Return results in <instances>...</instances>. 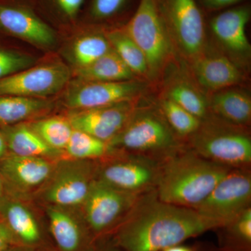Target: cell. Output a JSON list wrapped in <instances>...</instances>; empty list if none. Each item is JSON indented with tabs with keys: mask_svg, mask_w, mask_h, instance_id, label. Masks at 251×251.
<instances>
[{
	"mask_svg": "<svg viewBox=\"0 0 251 251\" xmlns=\"http://www.w3.org/2000/svg\"><path fill=\"white\" fill-rule=\"evenodd\" d=\"M222 227L196 209L163 202L154 189L143 193L113 233L125 251H162Z\"/></svg>",
	"mask_w": 251,
	"mask_h": 251,
	"instance_id": "cell-1",
	"label": "cell"
},
{
	"mask_svg": "<svg viewBox=\"0 0 251 251\" xmlns=\"http://www.w3.org/2000/svg\"><path fill=\"white\" fill-rule=\"evenodd\" d=\"M231 169L179 150L158 163L154 190L163 202L194 209Z\"/></svg>",
	"mask_w": 251,
	"mask_h": 251,
	"instance_id": "cell-2",
	"label": "cell"
},
{
	"mask_svg": "<svg viewBox=\"0 0 251 251\" xmlns=\"http://www.w3.org/2000/svg\"><path fill=\"white\" fill-rule=\"evenodd\" d=\"M108 144L114 151L123 150L149 158L150 155H158L161 160L181 150L166 119L149 110L133 112L121 131Z\"/></svg>",
	"mask_w": 251,
	"mask_h": 251,
	"instance_id": "cell-3",
	"label": "cell"
},
{
	"mask_svg": "<svg viewBox=\"0 0 251 251\" xmlns=\"http://www.w3.org/2000/svg\"><path fill=\"white\" fill-rule=\"evenodd\" d=\"M219 122H201L191 135V150L208 161L229 168H249L251 139L238 126Z\"/></svg>",
	"mask_w": 251,
	"mask_h": 251,
	"instance_id": "cell-4",
	"label": "cell"
},
{
	"mask_svg": "<svg viewBox=\"0 0 251 251\" xmlns=\"http://www.w3.org/2000/svg\"><path fill=\"white\" fill-rule=\"evenodd\" d=\"M124 29L143 52L148 74L158 75L173 51L170 30L158 0H140Z\"/></svg>",
	"mask_w": 251,
	"mask_h": 251,
	"instance_id": "cell-5",
	"label": "cell"
},
{
	"mask_svg": "<svg viewBox=\"0 0 251 251\" xmlns=\"http://www.w3.org/2000/svg\"><path fill=\"white\" fill-rule=\"evenodd\" d=\"M142 194L122 191L96 178L81 206L82 219L94 240L97 243L113 234Z\"/></svg>",
	"mask_w": 251,
	"mask_h": 251,
	"instance_id": "cell-6",
	"label": "cell"
},
{
	"mask_svg": "<svg viewBox=\"0 0 251 251\" xmlns=\"http://www.w3.org/2000/svg\"><path fill=\"white\" fill-rule=\"evenodd\" d=\"M251 172L232 168L194 209L223 227L251 207Z\"/></svg>",
	"mask_w": 251,
	"mask_h": 251,
	"instance_id": "cell-7",
	"label": "cell"
},
{
	"mask_svg": "<svg viewBox=\"0 0 251 251\" xmlns=\"http://www.w3.org/2000/svg\"><path fill=\"white\" fill-rule=\"evenodd\" d=\"M90 161L69 159L54 167L46 183L43 198L49 205L74 208L83 204L97 176Z\"/></svg>",
	"mask_w": 251,
	"mask_h": 251,
	"instance_id": "cell-8",
	"label": "cell"
},
{
	"mask_svg": "<svg viewBox=\"0 0 251 251\" xmlns=\"http://www.w3.org/2000/svg\"><path fill=\"white\" fill-rule=\"evenodd\" d=\"M70 77L69 68L62 62L34 66L1 79L0 97L46 99L67 87Z\"/></svg>",
	"mask_w": 251,
	"mask_h": 251,
	"instance_id": "cell-9",
	"label": "cell"
},
{
	"mask_svg": "<svg viewBox=\"0 0 251 251\" xmlns=\"http://www.w3.org/2000/svg\"><path fill=\"white\" fill-rule=\"evenodd\" d=\"M0 29L34 45L50 48L57 34L29 0H0Z\"/></svg>",
	"mask_w": 251,
	"mask_h": 251,
	"instance_id": "cell-10",
	"label": "cell"
},
{
	"mask_svg": "<svg viewBox=\"0 0 251 251\" xmlns=\"http://www.w3.org/2000/svg\"><path fill=\"white\" fill-rule=\"evenodd\" d=\"M168 29L185 54L197 58L204 46V22L196 0H158Z\"/></svg>",
	"mask_w": 251,
	"mask_h": 251,
	"instance_id": "cell-11",
	"label": "cell"
},
{
	"mask_svg": "<svg viewBox=\"0 0 251 251\" xmlns=\"http://www.w3.org/2000/svg\"><path fill=\"white\" fill-rule=\"evenodd\" d=\"M142 89L140 84L132 80L119 82L77 80L68 87L63 101L72 110L100 108L131 101Z\"/></svg>",
	"mask_w": 251,
	"mask_h": 251,
	"instance_id": "cell-12",
	"label": "cell"
},
{
	"mask_svg": "<svg viewBox=\"0 0 251 251\" xmlns=\"http://www.w3.org/2000/svg\"><path fill=\"white\" fill-rule=\"evenodd\" d=\"M158 166L146 157H123L97 168V179L122 191L141 194L154 189Z\"/></svg>",
	"mask_w": 251,
	"mask_h": 251,
	"instance_id": "cell-13",
	"label": "cell"
},
{
	"mask_svg": "<svg viewBox=\"0 0 251 251\" xmlns=\"http://www.w3.org/2000/svg\"><path fill=\"white\" fill-rule=\"evenodd\" d=\"M134 112L131 101L87 110H73L67 119L75 129L110 143L120 133Z\"/></svg>",
	"mask_w": 251,
	"mask_h": 251,
	"instance_id": "cell-14",
	"label": "cell"
},
{
	"mask_svg": "<svg viewBox=\"0 0 251 251\" xmlns=\"http://www.w3.org/2000/svg\"><path fill=\"white\" fill-rule=\"evenodd\" d=\"M48 206L50 232L57 251H98L82 218L74 215L69 208Z\"/></svg>",
	"mask_w": 251,
	"mask_h": 251,
	"instance_id": "cell-15",
	"label": "cell"
},
{
	"mask_svg": "<svg viewBox=\"0 0 251 251\" xmlns=\"http://www.w3.org/2000/svg\"><path fill=\"white\" fill-rule=\"evenodd\" d=\"M49 158L41 157L11 156L3 158L0 173L15 188L29 191L41 187L49 181L54 169Z\"/></svg>",
	"mask_w": 251,
	"mask_h": 251,
	"instance_id": "cell-16",
	"label": "cell"
},
{
	"mask_svg": "<svg viewBox=\"0 0 251 251\" xmlns=\"http://www.w3.org/2000/svg\"><path fill=\"white\" fill-rule=\"evenodd\" d=\"M251 9L248 6L232 8L211 19L210 26L218 41L232 54L248 56L251 45L247 36V26L250 21Z\"/></svg>",
	"mask_w": 251,
	"mask_h": 251,
	"instance_id": "cell-17",
	"label": "cell"
},
{
	"mask_svg": "<svg viewBox=\"0 0 251 251\" xmlns=\"http://www.w3.org/2000/svg\"><path fill=\"white\" fill-rule=\"evenodd\" d=\"M193 70L199 83L208 90L227 88L242 80L240 69L225 56L197 57Z\"/></svg>",
	"mask_w": 251,
	"mask_h": 251,
	"instance_id": "cell-18",
	"label": "cell"
},
{
	"mask_svg": "<svg viewBox=\"0 0 251 251\" xmlns=\"http://www.w3.org/2000/svg\"><path fill=\"white\" fill-rule=\"evenodd\" d=\"M0 211L5 224L23 248L41 246L43 234L39 223L30 210L18 201H4L0 204Z\"/></svg>",
	"mask_w": 251,
	"mask_h": 251,
	"instance_id": "cell-19",
	"label": "cell"
},
{
	"mask_svg": "<svg viewBox=\"0 0 251 251\" xmlns=\"http://www.w3.org/2000/svg\"><path fill=\"white\" fill-rule=\"evenodd\" d=\"M77 80L91 82H119L131 80L135 74L112 49L90 65L75 68Z\"/></svg>",
	"mask_w": 251,
	"mask_h": 251,
	"instance_id": "cell-20",
	"label": "cell"
},
{
	"mask_svg": "<svg viewBox=\"0 0 251 251\" xmlns=\"http://www.w3.org/2000/svg\"><path fill=\"white\" fill-rule=\"evenodd\" d=\"M210 108L221 120L231 125L244 126L250 123L251 97L242 91H224L214 95Z\"/></svg>",
	"mask_w": 251,
	"mask_h": 251,
	"instance_id": "cell-21",
	"label": "cell"
},
{
	"mask_svg": "<svg viewBox=\"0 0 251 251\" xmlns=\"http://www.w3.org/2000/svg\"><path fill=\"white\" fill-rule=\"evenodd\" d=\"M7 148L16 156L49 158L58 151L50 148L27 124H18L5 131Z\"/></svg>",
	"mask_w": 251,
	"mask_h": 251,
	"instance_id": "cell-22",
	"label": "cell"
},
{
	"mask_svg": "<svg viewBox=\"0 0 251 251\" xmlns=\"http://www.w3.org/2000/svg\"><path fill=\"white\" fill-rule=\"evenodd\" d=\"M46 99L19 96L0 97V125H18L39 116L52 108Z\"/></svg>",
	"mask_w": 251,
	"mask_h": 251,
	"instance_id": "cell-23",
	"label": "cell"
},
{
	"mask_svg": "<svg viewBox=\"0 0 251 251\" xmlns=\"http://www.w3.org/2000/svg\"><path fill=\"white\" fill-rule=\"evenodd\" d=\"M216 229L219 230L221 251H251V207L229 224Z\"/></svg>",
	"mask_w": 251,
	"mask_h": 251,
	"instance_id": "cell-24",
	"label": "cell"
},
{
	"mask_svg": "<svg viewBox=\"0 0 251 251\" xmlns=\"http://www.w3.org/2000/svg\"><path fill=\"white\" fill-rule=\"evenodd\" d=\"M27 125L48 146L58 152L65 150L74 130L67 117H46Z\"/></svg>",
	"mask_w": 251,
	"mask_h": 251,
	"instance_id": "cell-25",
	"label": "cell"
},
{
	"mask_svg": "<svg viewBox=\"0 0 251 251\" xmlns=\"http://www.w3.org/2000/svg\"><path fill=\"white\" fill-rule=\"evenodd\" d=\"M113 151L108 143L74 128L64 152L69 159L92 161L109 156Z\"/></svg>",
	"mask_w": 251,
	"mask_h": 251,
	"instance_id": "cell-26",
	"label": "cell"
},
{
	"mask_svg": "<svg viewBox=\"0 0 251 251\" xmlns=\"http://www.w3.org/2000/svg\"><path fill=\"white\" fill-rule=\"evenodd\" d=\"M105 36L112 50L133 74H148V64L143 52L124 28L112 29Z\"/></svg>",
	"mask_w": 251,
	"mask_h": 251,
	"instance_id": "cell-27",
	"label": "cell"
},
{
	"mask_svg": "<svg viewBox=\"0 0 251 251\" xmlns=\"http://www.w3.org/2000/svg\"><path fill=\"white\" fill-rule=\"evenodd\" d=\"M106 36L87 34L80 36L73 45L72 57L75 68L87 67L112 50Z\"/></svg>",
	"mask_w": 251,
	"mask_h": 251,
	"instance_id": "cell-28",
	"label": "cell"
},
{
	"mask_svg": "<svg viewBox=\"0 0 251 251\" xmlns=\"http://www.w3.org/2000/svg\"><path fill=\"white\" fill-rule=\"evenodd\" d=\"M167 99L201 120H205L207 117L209 106L205 99L191 85L186 83L173 85L168 91Z\"/></svg>",
	"mask_w": 251,
	"mask_h": 251,
	"instance_id": "cell-29",
	"label": "cell"
},
{
	"mask_svg": "<svg viewBox=\"0 0 251 251\" xmlns=\"http://www.w3.org/2000/svg\"><path fill=\"white\" fill-rule=\"evenodd\" d=\"M161 110L172 129L180 136H191L201 126L202 120L170 99L166 98L162 101Z\"/></svg>",
	"mask_w": 251,
	"mask_h": 251,
	"instance_id": "cell-30",
	"label": "cell"
},
{
	"mask_svg": "<svg viewBox=\"0 0 251 251\" xmlns=\"http://www.w3.org/2000/svg\"><path fill=\"white\" fill-rule=\"evenodd\" d=\"M38 14H53L54 17L75 23L80 16L85 0H29Z\"/></svg>",
	"mask_w": 251,
	"mask_h": 251,
	"instance_id": "cell-31",
	"label": "cell"
},
{
	"mask_svg": "<svg viewBox=\"0 0 251 251\" xmlns=\"http://www.w3.org/2000/svg\"><path fill=\"white\" fill-rule=\"evenodd\" d=\"M129 0H87L86 17L95 23L115 19L123 12Z\"/></svg>",
	"mask_w": 251,
	"mask_h": 251,
	"instance_id": "cell-32",
	"label": "cell"
},
{
	"mask_svg": "<svg viewBox=\"0 0 251 251\" xmlns=\"http://www.w3.org/2000/svg\"><path fill=\"white\" fill-rule=\"evenodd\" d=\"M35 59L29 56L0 50V80L32 67Z\"/></svg>",
	"mask_w": 251,
	"mask_h": 251,
	"instance_id": "cell-33",
	"label": "cell"
},
{
	"mask_svg": "<svg viewBox=\"0 0 251 251\" xmlns=\"http://www.w3.org/2000/svg\"><path fill=\"white\" fill-rule=\"evenodd\" d=\"M14 247L21 245L5 223H0V251H9Z\"/></svg>",
	"mask_w": 251,
	"mask_h": 251,
	"instance_id": "cell-34",
	"label": "cell"
},
{
	"mask_svg": "<svg viewBox=\"0 0 251 251\" xmlns=\"http://www.w3.org/2000/svg\"><path fill=\"white\" fill-rule=\"evenodd\" d=\"M243 0H202L203 4L209 9H221L241 2Z\"/></svg>",
	"mask_w": 251,
	"mask_h": 251,
	"instance_id": "cell-35",
	"label": "cell"
},
{
	"mask_svg": "<svg viewBox=\"0 0 251 251\" xmlns=\"http://www.w3.org/2000/svg\"><path fill=\"white\" fill-rule=\"evenodd\" d=\"M162 251H196V247H188V246L181 245V244H177V245L166 248Z\"/></svg>",
	"mask_w": 251,
	"mask_h": 251,
	"instance_id": "cell-36",
	"label": "cell"
},
{
	"mask_svg": "<svg viewBox=\"0 0 251 251\" xmlns=\"http://www.w3.org/2000/svg\"><path fill=\"white\" fill-rule=\"evenodd\" d=\"M7 145L4 135L0 133V158H4L7 151Z\"/></svg>",
	"mask_w": 251,
	"mask_h": 251,
	"instance_id": "cell-37",
	"label": "cell"
},
{
	"mask_svg": "<svg viewBox=\"0 0 251 251\" xmlns=\"http://www.w3.org/2000/svg\"><path fill=\"white\" fill-rule=\"evenodd\" d=\"M98 251H124L123 249H121V248L117 247V245H115L113 242L112 244H110V245L105 246V247L100 248L99 249Z\"/></svg>",
	"mask_w": 251,
	"mask_h": 251,
	"instance_id": "cell-38",
	"label": "cell"
},
{
	"mask_svg": "<svg viewBox=\"0 0 251 251\" xmlns=\"http://www.w3.org/2000/svg\"><path fill=\"white\" fill-rule=\"evenodd\" d=\"M196 251H223L220 249H215V248H197L196 247Z\"/></svg>",
	"mask_w": 251,
	"mask_h": 251,
	"instance_id": "cell-39",
	"label": "cell"
},
{
	"mask_svg": "<svg viewBox=\"0 0 251 251\" xmlns=\"http://www.w3.org/2000/svg\"><path fill=\"white\" fill-rule=\"evenodd\" d=\"M3 192H4V181H3V177L0 173V198L2 196Z\"/></svg>",
	"mask_w": 251,
	"mask_h": 251,
	"instance_id": "cell-40",
	"label": "cell"
},
{
	"mask_svg": "<svg viewBox=\"0 0 251 251\" xmlns=\"http://www.w3.org/2000/svg\"><path fill=\"white\" fill-rule=\"evenodd\" d=\"M54 251L50 250V249H40L39 251Z\"/></svg>",
	"mask_w": 251,
	"mask_h": 251,
	"instance_id": "cell-41",
	"label": "cell"
}]
</instances>
